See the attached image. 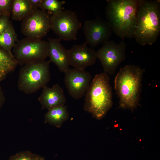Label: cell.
<instances>
[{
  "mask_svg": "<svg viewBox=\"0 0 160 160\" xmlns=\"http://www.w3.org/2000/svg\"><path fill=\"white\" fill-rule=\"evenodd\" d=\"M48 41L27 37L17 40L12 48V53L19 65L44 60L48 57Z\"/></svg>",
  "mask_w": 160,
  "mask_h": 160,
  "instance_id": "cell-6",
  "label": "cell"
},
{
  "mask_svg": "<svg viewBox=\"0 0 160 160\" xmlns=\"http://www.w3.org/2000/svg\"><path fill=\"white\" fill-rule=\"evenodd\" d=\"M60 41L59 38L48 39V57L50 62L53 63L60 71L65 73L69 69L68 51Z\"/></svg>",
  "mask_w": 160,
  "mask_h": 160,
  "instance_id": "cell-13",
  "label": "cell"
},
{
  "mask_svg": "<svg viewBox=\"0 0 160 160\" xmlns=\"http://www.w3.org/2000/svg\"><path fill=\"white\" fill-rule=\"evenodd\" d=\"M64 73V83L69 95L75 99L81 98L89 87L92 76L85 69L74 68Z\"/></svg>",
  "mask_w": 160,
  "mask_h": 160,
  "instance_id": "cell-10",
  "label": "cell"
},
{
  "mask_svg": "<svg viewBox=\"0 0 160 160\" xmlns=\"http://www.w3.org/2000/svg\"><path fill=\"white\" fill-rule=\"evenodd\" d=\"M145 69L134 65L121 68L115 76L114 87L119 99V108L133 112L140 105L142 81Z\"/></svg>",
  "mask_w": 160,
  "mask_h": 160,
  "instance_id": "cell-1",
  "label": "cell"
},
{
  "mask_svg": "<svg viewBox=\"0 0 160 160\" xmlns=\"http://www.w3.org/2000/svg\"><path fill=\"white\" fill-rule=\"evenodd\" d=\"M50 15L39 8L33 10L22 21L21 33L26 37L41 40L51 29Z\"/></svg>",
  "mask_w": 160,
  "mask_h": 160,
  "instance_id": "cell-8",
  "label": "cell"
},
{
  "mask_svg": "<svg viewBox=\"0 0 160 160\" xmlns=\"http://www.w3.org/2000/svg\"><path fill=\"white\" fill-rule=\"evenodd\" d=\"M65 2L58 0H42L39 9L52 15L63 9V7Z\"/></svg>",
  "mask_w": 160,
  "mask_h": 160,
  "instance_id": "cell-19",
  "label": "cell"
},
{
  "mask_svg": "<svg viewBox=\"0 0 160 160\" xmlns=\"http://www.w3.org/2000/svg\"><path fill=\"white\" fill-rule=\"evenodd\" d=\"M32 11L28 0H12L10 17L13 20L22 21Z\"/></svg>",
  "mask_w": 160,
  "mask_h": 160,
  "instance_id": "cell-18",
  "label": "cell"
},
{
  "mask_svg": "<svg viewBox=\"0 0 160 160\" xmlns=\"http://www.w3.org/2000/svg\"><path fill=\"white\" fill-rule=\"evenodd\" d=\"M108 75L96 74L85 94L84 109L100 120L106 115L113 105L112 88Z\"/></svg>",
  "mask_w": 160,
  "mask_h": 160,
  "instance_id": "cell-4",
  "label": "cell"
},
{
  "mask_svg": "<svg viewBox=\"0 0 160 160\" xmlns=\"http://www.w3.org/2000/svg\"><path fill=\"white\" fill-rule=\"evenodd\" d=\"M9 160H45V159L38 155L27 151L18 152L10 156Z\"/></svg>",
  "mask_w": 160,
  "mask_h": 160,
  "instance_id": "cell-20",
  "label": "cell"
},
{
  "mask_svg": "<svg viewBox=\"0 0 160 160\" xmlns=\"http://www.w3.org/2000/svg\"><path fill=\"white\" fill-rule=\"evenodd\" d=\"M51 29L61 40L69 41L76 39L78 32L81 24L75 13L63 10L52 15Z\"/></svg>",
  "mask_w": 160,
  "mask_h": 160,
  "instance_id": "cell-7",
  "label": "cell"
},
{
  "mask_svg": "<svg viewBox=\"0 0 160 160\" xmlns=\"http://www.w3.org/2000/svg\"><path fill=\"white\" fill-rule=\"evenodd\" d=\"M17 35L12 23L0 34V49L14 56L12 50L17 41Z\"/></svg>",
  "mask_w": 160,
  "mask_h": 160,
  "instance_id": "cell-17",
  "label": "cell"
},
{
  "mask_svg": "<svg viewBox=\"0 0 160 160\" xmlns=\"http://www.w3.org/2000/svg\"><path fill=\"white\" fill-rule=\"evenodd\" d=\"M50 63L49 60H37L22 66L17 81L19 89L29 94L46 86L50 79Z\"/></svg>",
  "mask_w": 160,
  "mask_h": 160,
  "instance_id": "cell-5",
  "label": "cell"
},
{
  "mask_svg": "<svg viewBox=\"0 0 160 160\" xmlns=\"http://www.w3.org/2000/svg\"><path fill=\"white\" fill-rule=\"evenodd\" d=\"M12 0H0V17H10Z\"/></svg>",
  "mask_w": 160,
  "mask_h": 160,
  "instance_id": "cell-21",
  "label": "cell"
},
{
  "mask_svg": "<svg viewBox=\"0 0 160 160\" xmlns=\"http://www.w3.org/2000/svg\"><path fill=\"white\" fill-rule=\"evenodd\" d=\"M5 100V96L1 87L0 85V112Z\"/></svg>",
  "mask_w": 160,
  "mask_h": 160,
  "instance_id": "cell-24",
  "label": "cell"
},
{
  "mask_svg": "<svg viewBox=\"0 0 160 160\" xmlns=\"http://www.w3.org/2000/svg\"><path fill=\"white\" fill-rule=\"evenodd\" d=\"M160 33V1L139 0L133 37L141 45H151Z\"/></svg>",
  "mask_w": 160,
  "mask_h": 160,
  "instance_id": "cell-3",
  "label": "cell"
},
{
  "mask_svg": "<svg viewBox=\"0 0 160 160\" xmlns=\"http://www.w3.org/2000/svg\"><path fill=\"white\" fill-rule=\"evenodd\" d=\"M83 30L85 43L94 47L108 41L113 32L107 21L99 17L85 21Z\"/></svg>",
  "mask_w": 160,
  "mask_h": 160,
  "instance_id": "cell-11",
  "label": "cell"
},
{
  "mask_svg": "<svg viewBox=\"0 0 160 160\" xmlns=\"http://www.w3.org/2000/svg\"><path fill=\"white\" fill-rule=\"evenodd\" d=\"M32 10L39 8L42 0H28Z\"/></svg>",
  "mask_w": 160,
  "mask_h": 160,
  "instance_id": "cell-23",
  "label": "cell"
},
{
  "mask_svg": "<svg viewBox=\"0 0 160 160\" xmlns=\"http://www.w3.org/2000/svg\"><path fill=\"white\" fill-rule=\"evenodd\" d=\"M38 100L43 109L49 110L52 108L65 105L66 98L61 87L56 84L52 87L47 86L43 87Z\"/></svg>",
  "mask_w": 160,
  "mask_h": 160,
  "instance_id": "cell-14",
  "label": "cell"
},
{
  "mask_svg": "<svg viewBox=\"0 0 160 160\" xmlns=\"http://www.w3.org/2000/svg\"><path fill=\"white\" fill-rule=\"evenodd\" d=\"M68 51L69 65L74 68L85 69L96 62V51L85 43L75 45Z\"/></svg>",
  "mask_w": 160,
  "mask_h": 160,
  "instance_id": "cell-12",
  "label": "cell"
},
{
  "mask_svg": "<svg viewBox=\"0 0 160 160\" xmlns=\"http://www.w3.org/2000/svg\"><path fill=\"white\" fill-rule=\"evenodd\" d=\"M69 117L67 106L64 105L48 110L44 116V122L59 128Z\"/></svg>",
  "mask_w": 160,
  "mask_h": 160,
  "instance_id": "cell-15",
  "label": "cell"
},
{
  "mask_svg": "<svg viewBox=\"0 0 160 160\" xmlns=\"http://www.w3.org/2000/svg\"><path fill=\"white\" fill-rule=\"evenodd\" d=\"M105 13L112 31L122 38L133 37L139 0H107Z\"/></svg>",
  "mask_w": 160,
  "mask_h": 160,
  "instance_id": "cell-2",
  "label": "cell"
},
{
  "mask_svg": "<svg viewBox=\"0 0 160 160\" xmlns=\"http://www.w3.org/2000/svg\"><path fill=\"white\" fill-rule=\"evenodd\" d=\"M126 47L123 42L116 43L108 41L96 51L97 57L101 62L104 73L114 74L118 66L125 59Z\"/></svg>",
  "mask_w": 160,
  "mask_h": 160,
  "instance_id": "cell-9",
  "label": "cell"
},
{
  "mask_svg": "<svg viewBox=\"0 0 160 160\" xmlns=\"http://www.w3.org/2000/svg\"><path fill=\"white\" fill-rule=\"evenodd\" d=\"M10 17L3 16L0 17V34L6 30L12 24Z\"/></svg>",
  "mask_w": 160,
  "mask_h": 160,
  "instance_id": "cell-22",
  "label": "cell"
},
{
  "mask_svg": "<svg viewBox=\"0 0 160 160\" xmlns=\"http://www.w3.org/2000/svg\"><path fill=\"white\" fill-rule=\"evenodd\" d=\"M18 64L14 56L0 49V81L5 79L8 74L13 71Z\"/></svg>",
  "mask_w": 160,
  "mask_h": 160,
  "instance_id": "cell-16",
  "label": "cell"
}]
</instances>
